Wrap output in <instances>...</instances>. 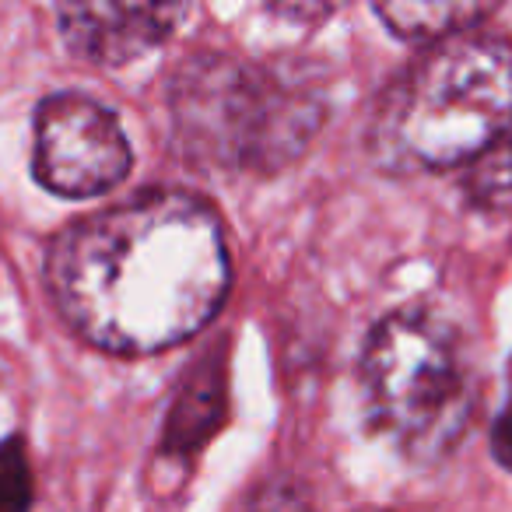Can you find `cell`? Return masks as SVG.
Segmentation results:
<instances>
[{"instance_id": "7", "label": "cell", "mask_w": 512, "mask_h": 512, "mask_svg": "<svg viewBox=\"0 0 512 512\" xmlns=\"http://www.w3.org/2000/svg\"><path fill=\"white\" fill-rule=\"evenodd\" d=\"M221 414H225V365L197 362L169 414L162 449L169 456L193 453L221 425Z\"/></svg>"}, {"instance_id": "3", "label": "cell", "mask_w": 512, "mask_h": 512, "mask_svg": "<svg viewBox=\"0 0 512 512\" xmlns=\"http://www.w3.org/2000/svg\"><path fill=\"white\" fill-rule=\"evenodd\" d=\"M512 127V39L467 29L432 43L393 81L376 116V144L393 165L453 169Z\"/></svg>"}, {"instance_id": "8", "label": "cell", "mask_w": 512, "mask_h": 512, "mask_svg": "<svg viewBox=\"0 0 512 512\" xmlns=\"http://www.w3.org/2000/svg\"><path fill=\"white\" fill-rule=\"evenodd\" d=\"M488 4H463V0H432V4H379L376 15L390 25L393 36L411 43H442V39L467 32L488 15Z\"/></svg>"}, {"instance_id": "2", "label": "cell", "mask_w": 512, "mask_h": 512, "mask_svg": "<svg viewBox=\"0 0 512 512\" xmlns=\"http://www.w3.org/2000/svg\"><path fill=\"white\" fill-rule=\"evenodd\" d=\"M320 120V85L292 64L193 53L169 81L172 141L200 169L278 172L309 148Z\"/></svg>"}, {"instance_id": "4", "label": "cell", "mask_w": 512, "mask_h": 512, "mask_svg": "<svg viewBox=\"0 0 512 512\" xmlns=\"http://www.w3.org/2000/svg\"><path fill=\"white\" fill-rule=\"evenodd\" d=\"M365 411L411 460H435L460 442L474 379L460 330L432 309H400L369 334L362 355Z\"/></svg>"}, {"instance_id": "5", "label": "cell", "mask_w": 512, "mask_h": 512, "mask_svg": "<svg viewBox=\"0 0 512 512\" xmlns=\"http://www.w3.org/2000/svg\"><path fill=\"white\" fill-rule=\"evenodd\" d=\"M130 169V144L116 113L88 95H50L36 109L32 172L60 197H99Z\"/></svg>"}, {"instance_id": "6", "label": "cell", "mask_w": 512, "mask_h": 512, "mask_svg": "<svg viewBox=\"0 0 512 512\" xmlns=\"http://www.w3.org/2000/svg\"><path fill=\"white\" fill-rule=\"evenodd\" d=\"M183 4H60L67 50L99 67H123L158 50L183 22Z\"/></svg>"}, {"instance_id": "10", "label": "cell", "mask_w": 512, "mask_h": 512, "mask_svg": "<svg viewBox=\"0 0 512 512\" xmlns=\"http://www.w3.org/2000/svg\"><path fill=\"white\" fill-rule=\"evenodd\" d=\"M32 509V470L22 439L0 442V512Z\"/></svg>"}, {"instance_id": "1", "label": "cell", "mask_w": 512, "mask_h": 512, "mask_svg": "<svg viewBox=\"0 0 512 512\" xmlns=\"http://www.w3.org/2000/svg\"><path fill=\"white\" fill-rule=\"evenodd\" d=\"M228 278L221 218L176 190L74 221L46 256L60 316L109 355H155L193 337L218 313Z\"/></svg>"}, {"instance_id": "11", "label": "cell", "mask_w": 512, "mask_h": 512, "mask_svg": "<svg viewBox=\"0 0 512 512\" xmlns=\"http://www.w3.org/2000/svg\"><path fill=\"white\" fill-rule=\"evenodd\" d=\"M495 456L505 463V467H512V393H509V404H505V411L498 414V425H495Z\"/></svg>"}, {"instance_id": "9", "label": "cell", "mask_w": 512, "mask_h": 512, "mask_svg": "<svg viewBox=\"0 0 512 512\" xmlns=\"http://www.w3.org/2000/svg\"><path fill=\"white\" fill-rule=\"evenodd\" d=\"M467 190L484 211H509L512 207V134L498 137L484 155L470 162Z\"/></svg>"}, {"instance_id": "12", "label": "cell", "mask_w": 512, "mask_h": 512, "mask_svg": "<svg viewBox=\"0 0 512 512\" xmlns=\"http://www.w3.org/2000/svg\"><path fill=\"white\" fill-rule=\"evenodd\" d=\"M274 11H278V15H285V18H323V15H330L334 8H292V4H288V8H274Z\"/></svg>"}]
</instances>
